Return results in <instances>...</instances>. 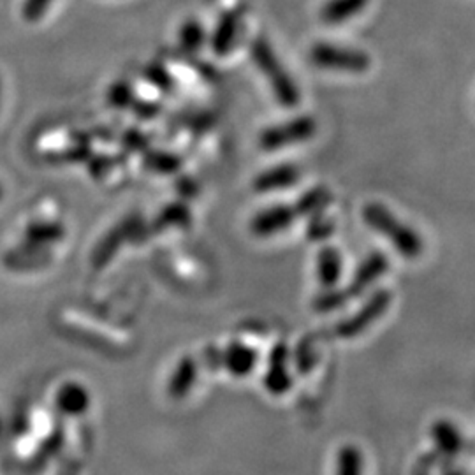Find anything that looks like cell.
Returning a JSON list of instances; mask_svg holds the SVG:
<instances>
[{
	"label": "cell",
	"mask_w": 475,
	"mask_h": 475,
	"mask_svg": "<svg viewBox=\"0 0 475 475\" xmlns=\"http://www.w3.org/2000/svg\"><path fill=\"white\" fill-rule=\"evenodd\" d=\"M363 220L380 237L391 241L394 250L405 259H418L423 254L425 243L416 229L402 222L389 208L380 203H368L363 208Z\"/></svg>",
	"instance_id": "cell-1"
},
{
	"label": "cell",
	"mask_w": 475,
	"mask_h": 475,
	"mask_svg": "<svg viewBox=\"0 0 475 475\" xmlns=\"http://www.w3.org/2000/svg\"><path fill=\"white\" fill-rule=\"evenodd\" d=\"M252 60L257 65V69L266 76L272 92L279 100L281 106L287 109L296 108L299 104V91L296 82L290 78V74L285 71L284 65L281 64L279 56L272 47L264 39H255L250 48Z\"/></svg>",
	"instance_id": "cell-2"
},
{
	"label": "cell",
	"mask_w": 475,
	"mask_h": 475,
	"mask_svg": "<svg viewBox=\"0 0 475 475\" xmlns=\"http://www.w3.org/2000/svg\"><path fill=\"white\" fill-rule=\"evenodd\" d=\"M317 133V122L310 115L292 118L284 124L264 129L259 136V144L266 151H277L296 142H308Z\"/></svg>",
	"instance_id": "cell-3"
},
{
	"label": "cell",
	"mask_w": 475,
	"mask_h": 475,
	"mask_svg": "<svg viewBox=\"0 0 475 475\" xmlns=\"http://www.w3.org/2000/svg\"><path fill=\"white\" fill-rule=\"evenodd\" d=\"M310 60L321 69L347 71V73H365L370 67V56L359 49L340 48L336 45L321 43L310 51Z\"/></svg>",
	"instance_id": "cell-4"
},
{
	"label": "cell",
	"mask_w": 475,
	"mask_h": 475,
	"mask_svg": "<svg viewBox=\"0 0 475 475\" xmlns=\"http://www.w3.org/2000/svg\"><path fill=\"white\" fill-rule=\"evenodd\" d=\"M391 299H393V294L389 290H385V289L376 290L361 305V308L354 315H350V317L343 319L341 323H338L336 334L341 336V338H352V336H358V334L367 332L368 326L377 323L380 317L385 314V310L391 305Z\"/></svg>",
	"instance_id": "cell-5"
},
{
	"label": "cell",
	"mask_w": 475,
	"mask_h": 475,
	"mask_svg": "<svg viewBox=\"0 0 475 475\" xmlns=\"http://www.w3.org/2000/svg\"><path fill=\"white\" fill-rule=\"evenodd\" d=\"M298 217L299 215L294 206L275 204L254 215V219L250 220V231L259 238L275 237L289 229Z\"/></svg>",
	"instance_id": "cell-6"
},
{
	"label": "cell",
	"mask_w": 475,
	"mask_h": 475,
	"mask_svg": "<svg viewBox=\"0 0 475 475\" xmlns=\"http://www.w3.org/2000/svg\"><path fill=\"white\" fill-rule=\"evenodd\" d=\"M389 270V259L382 252H370L356 268L345 292L349 299L363 296Z\"/></svg>",
	"instance_id": "cell-7"
},
{
	"label": "cell",
	"mask_w": 475,
	"mask_h": 475,
	"mask_svg": "<svg viewBox=\"0 0 475 475\" xmlns=\"http://www.w3.org/2000/svg\"><path fill=\"white\" fill-rule=\"evenodd\" d=\"M299 169L294 164H281L273 166L263 173H259L254 180V190L261 194L268 192H279V190L289 189L298 184L299 180Z\"/></svg>",
	"instance_id": "cell-8"
},
{
	"label": "cell",
	"mask_w": 475,
	"mask_h": 475,
	"mask_svg": "<svg viewBox=\"0 0 475 475\" xmlns=\"http://www.w3.org/2000/svg\"><path fill=\"white\" fill-rule=\"evenodd\" d=\"M239 25H241V13L237 9H231L226 14H222L210 39L215 55L224 56L235 48L239 36Z\"/></svg>",
	"instance_id": "cell-9"
},
{
	"label": "cell",
	"mask_w": 475,
	"mask_h": 475,
	"mask_svg": "<svg viewBox=\"0 0 475 475\" xmlns=\"http://www.w3.org/2000/svg\"><path fill=\"white\" fill-rule=\"evenodd\" d=\"M315 270H317V279H319L321 285H324L326 289L336 287L340 277H341V255H340V252L332 246H324L317 254Z\"/></svg>",
	"instance_id": "cell-10"
},
{
	"label": "cell",
	"mask_w": 475,
	"mask_h": 475,
	"mask_svg": "<svg viewBox=\"0 0 475 475\" xmlns=\"http://www.w3.org/2000/svg\"><path fill=\"white\" fill-rule=\"evenodd\" d=\"M64 237L65 229L58 222H32L25 229L23 243L36 248H47L49 245L62 241Z\"/></svg>",
	"instance_id": "cell-11"
},
{
	"label": "cell",
	"mask_w": 475,
	"mask_h": 475,
	"mask_svg": "<svg viewBox=\"0 0 475 475\" xmlns=\"http://www.w3.org/2000/svg\"><path fill=\"white\" fill-rule=\"evenodd\" d=\"M332 203V192L324 186H317L314 189L307 190L298 203L294 204L299 217H312L323 213V210Z\"/></svg>",
	"instance_id": "cell-12"
},
{
	"label": "cell",
	"mask_w": 475,
	"mask_h": 475,
	"mask_svg": "<svg viewBox=\"0 0 475 475\" xmlns=\"http://www.w3.org/2000/svg\"><path fill=\"white\" fill-rule=\"evenodd\" d=\"M129 231H131V226L127 222H124L122 226L115 228L108 237L100 241V245L95 248L94 252V264L97 268L109 263V259L115 255L118 245H122V241L127 238Z\"/></svg>",
	"instance_id": "cell-13"
},
{
	"label": "cell",
	"mask_w": 475,
	"mask_h": 475,
	"mask_svg": "<svg viewBox=\"0 0 475 475\" xmlns=\"http://www.w3.org/2000/svg\"><path fill=\"white\" fill-rule=\"evenodd\" d=\"M226 363L231 374L235 376H246L254 368L255 352L246 345L233 343L226 352Z\"/></svg>",
	"instance_id": "cell-14"
},
{
	"label": "cell",
	"mask_w": 475,
	"mask_h": 475,
	"mask_svg": "<svg viewBox=\"0 0 475 475\" xmlns=\"http://www.w3.org/2000/svg\"><path fill=\"white\" fill-rule=\"evenodd\" d=\"M180 39V47L184 48L187 53H197L204 41H206V34L203 25L197 20H187L178 34Z\"/></svg>",
	"instance_id": "cell-15"
},
{
	"label": "cell",
	"mask_w": 475,
	"mask_h": 475,
	"mask_svg": "<svg viewBox=\"0 0 475 475\" xmlns=\"http://www.w3.org/2000/svg\"><path fill=\"white\" fill-rule=\"evenodd\" d=\"M365 0H336L324 9V20L328 23H340L358 13L363 7Z\"/></svg>",
	"instance_id": "cell-16"
},
{
	"label": "cell",
	"mask_w": 475,
	"mask_h": 475,
	"mask_svg": "<svg viewBox=\"0 0 475 475\" xmlns=\"http://www.w3.org/2000/svg\"><path fill=\"white\" fill-rule=\"evenodd\" d=\"M349 301V296L345 292V289H338V287H332L326 292L319 294L314 301V310H317L319 314H328L332 310H338L340 307H343Z\"/></svg>",
	"instance_id": "cell-17"
},
{
	"label": "cell",
	"mask_w": 475,
	"mask_h": 475,
	"mask_svg": "<svg viewBox=\"0 0 475 475\" xmlns=\"http://www.w3.org/2000/svg\"><path fill=\"white\" fill-rule=\"evenodd\" d=\"M194 377H195V367H194V361L186 358L182 359V363L178 365L173 379H171V389L173 393H184L187 391L192 382H194Z\"/></svg>",
	"instance_id": "cell-18"
},
{
	"label": "cell",
	"mask_w": 475,
	"mask_h": 475,
	"mask_svg": "<svg viewBox=\"0 0 475 475\" xmlns=\"http://www.w3.org/2000/svg\"><path fill=\"white\" fill-rule=\"evenodd\" d=\"M55 0H23L22 16L27 23H38L43 20L48 9L53 5Z\"/></svg>",
	"instance_id": "cell-19"
},
{
	"label": "cell",
	"mask_w": 475,
	"mask_h": 475,
	"mask_svg": "<svg viewBox=\"0 0 475 475\" xmlns=\"http://www.w3.org/2000/svg\"><path fill=\"white\" fill-rule=\"evenodd\" d=\"M332 220L324 219L321 213L317 215H312V222L308 224V238L314 239V241H321V239H326L332 235Z\"/></svg>",
	"instance_id": "cell-20"
},
{
	"label": "cell",
	"mask_w": 475,
	"mask_h": 475,
	"mask_svg": "<svg viewBox=\"0 0 475 475\" xmlns=\"http://www.w3.org/2000/svg\"><path fill=\"white\" fill-rule=\"evenodd\" d=\"M133 99L131 94V87L125 83V82H120V83H115L109 91V100L111 104L118 106V108H125Z\"/></svg>",
	"instance_id": "cell-21"
},
{
	"label": "cell",
	"mask_w": 475,
	"mask_h": 475,
	"mask_svg": "<svg viewBox=\"0 0 475 475\" xmlns=\"http://www.w3.org/2000/svg\"><path fill=\"white\" fill-rule=\"evenodd\" d=\"M146 76L150 78L151 83H155V85L160 87V89H168V87H171V78H169V74H168L162 67H159V65H151V67L148 69V74H146Z\"/></svg>",
	"instance_id": "cell-22"
},
{
	"label": "cell",
	"mask_w": 475,
	"mask_h": 475,
	"mask_svg": "<svg viewBox=\"0 0 475 475\" xmlns=\"http://www.w3.org/2000/svg\"><path fill=\"white\" fill-rule=\"evenodd\" d=\"M155 160H157L159 164H153V168L159 169V171H171V169H175V168L180 166L178 157L175 159V157H169V155H159Z\"/></svg>",
	"instance_id": "cell-23"
},
{
	"label": "cell",
	"mask_w": 475,
	"mask_h": 475,
	"mask_svg": "<svg viewBox=\"0 0 475 475\" xmlns=\"http://www.w3.org/2000/svg\"><path fill=\"white\" fill-rule=\"evenodd\" d=\"M2 197H4V187H2V184H0V201H2Z\"/></svg>",
	"instance_id": "cell-24"
},
{
	"label": "cell",
	"mask_w": 475,
	"mask_h": 475,
	"mask_svg": "<svg viewBox=\"0 0 475 475\" xmlns=\"http://www.w3.org/2000/svg\"><path fill=\"white\" fill-rule=\"evenodd\" d=\"M0 102H2V83H0Z\"/></svg>",
	"instance_id": "cell-25"
}]
</instances>
